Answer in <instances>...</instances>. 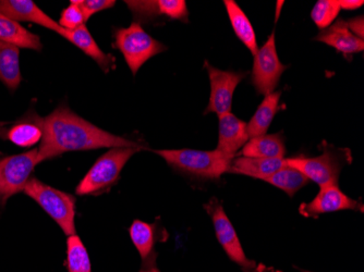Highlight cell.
<instances>
[{"label": "cell", "mask_w": 364, "mask_h": 272, "mask_svg": "<svg viewBox=\"0 0 364 272\" xmlns=\"http://www.w3.org/2000/svg\"><path fill=\"white\" fill-rule=\"evenodd\" d=\"M261 180L285 192L290 197L300 191L302 187L308 185L310 182L300 171L287 165L274 173L273 175L262 178Z\"/></svg>", "instance_id": "d4e9b609"}, {"label": "cell", "mask_w": 364, "mask_h": 272, "mask_svg": "<svg viewBox=\"0 0 364 272\" xmlns=\"http://www.w3.org/2000/svg\"><path fill=\"white\" fill-rule=\"evenodd\" d=\"M363 0H339L338 5L341 9L343 10H357L358 8L363 6Z\"/></svg>", "instance_id": "4dcf8cb0"}, {"label": "cell", "mask_w": 364, "mask_h": 272, "mask_svg": "<svg viewBox=\"0 0 364 272\" xmlns=\"http://www.w3.org/2000/svg\"><path fill=\"white\" fill-rule=\"evenodd\" d=\"M44 118L30 110L8 129H0V138H6L16 146L30 147L42 141Z\"/></svg>", "instance_id": "2e32d148"}, {"label": "cell", "mask_w": 364, "mask_h": 272, "mask_svg": "<svg viewBox=\"0 0 364 272\" xmlns=\"http://www.w3.org/2000/svg\"><path fill=\"white\" fill-rule=\"evenodd\" d=\"M155 154L180 173L198 179L218 180L228 173L235 157L222 151H196V149H161Z\"/></svg>", "instance_id": "7a4b0ae2"}, {"label": "cell", "mask_w": 364, "mask_h": 272, "mask_svg": "<svg viewBox=\"0 0 364 272\" xmlns=\"http://www.w3.org/2000/svg\"><path fill=\"white\" fill-rule=\"evenodd\" d=\"M85 14V21L91 18L93 14L103 10L109 9L116 5L114 0H73Z\"/></svg>", "instance_id": "f1b7e54d"}, {"label": "cell", "mask_w": 364, "mask_h": 272, "mask_svg": "<svg viewBox=\"0 0 364 272\" xmlns=\"http://www.w3.org/2000/svg\"><path fill=\"white\" fill-rule=\"evenodd\" d=\"M67 268L68 272H92L89 253L77 234L67 240Z\"/></svg>", "instance_id": "484cf974"}, {"label": "cell", "mask_w": 364, "mask_h": 272, "mask_svg": "<svg viewBox=\"0 0 364 272\" xmlns=\"http://www.w3.org/2000/svg\"><path fill=\"white\" fill-rule=\"evenodd\" d=\"M251 272H282L279 270H276L275 268L273 267H267L265 265H257V267L253 269V271Z\"/></svg>", "instance_id": "1f68e13d"}, {"label": "cell", "mask_w": 364, "mask_h": 272, "mask_svg": "<svg viewBox=\"0 0 364 272\" xmlns=\"http://www.w3.org/2000/svg\"><path fill=\"white\" fill-rule=\"evenodd\" d=\"M204 208L212 219L215 234L227 256L231 261L237 263L243 272L253 271V269L257 267V263L245 256L236 229L225 212L222 202L214 197L206 202Z\"/></svg>", "instance_id": "52a82bcc"}, {"label": "cell", "mask_w": 364, "mask_h": 272, "mask_svg": "<svg viewBox=\"0 0 364 272\" xmlns=\"http://www.w3.org/2000/svg\"><path fill=\"white\" fill-rule=\"evenodd\" d=\"M23 192L38 202L65 235L75 234V196L54 189L36 178L28 180Z\"/></svg>", "instance_id": "8992f818"}, {"label": "cell", "mask_w": 364, "mask_h": 272, "mask_svg": "<svg viewBox=\"0 0 364 272\" xmlns=\"http://www.w3.org/2000/svg\"><path fill=\"white\" fill-rule=\"evenodd\" d=\"M241 154L250 158L284 159L286 155L285 140L282 133L257 136L247 141Z\"/></svg>", "instance_id": "d6986e66"}, {"label": "cell", "mask_w": 364, "mask_h": 272, "mask_svg": "<svg viewBox=\"0 0 364 272\" xmlns=\"http://www.w3.org/2000/svg\"><path fill=\"white\" fill-rule=\"evenodd\" d=\"M0 81L12 92L22 81L19 48L4 42H0Z\"/></svg>", "instance_id": "cb8c5ba5"}, {"label": "cell", "mask_w": 364, "mask_h": 272, "mask_svg": "<svg viewBox=\"0 0 364 272\" xmlns=\"http://www.w3.org/2000/svg\"><path fill=\"white\" fill-rule=\"evenodd\" d=\"M341 12L338 1L336 0H320L313 7L311 18L321 31L332 26Z\"/></svg>", "instance_id": "4316f807"}, {"label": "cell", "mask_w": 364, "mask_h": 272, "mask_svg": "<svg viewBox=\"0 0 364 272\" xmlns=\"http://www.w3.org/2000/svg\"><path fill=\"white\" fill-rule=\"evenodd\" d=\"M302 272H311V271H308V270H302Z\"/></svg>", "instance_id": "d6a6232c"}, {"label": "cell", "mask_w": 364, "mask_h": 272, "mask_svg": "<svg viewBox=\"0 0 364 272\" xmlns=\"http://www.w3.org/2000/svg\"><path fill=\"white\" fill-rule=\"evenodd\" d=\"M358 208L359 202L346 195L338 185H328L321 187L318 195L310 202H302L299 212L306 218H316L320 214L341 210H357Z\"/></svg>", "instance_id": "4fadbf2b"}, {"label": "cell", "mask_w": 364, "mask_h": 272, "mask_svg": "<svg viewBox=\"0 0 364 272\" xmlns=\"http://www.w3.org/2000/svg\"><path fill=\"white\" fill-rule=\"evenodd\" d=\"M287 69V65H283L278 57L275 32H273L253 59L252 84L257 94L267 96L274 93L280 77Z\"/></svg>", "instance_id": "9c48e42d"}, {"label": "cell", "mask_w": 364, "mask_h": 272, "mask_svg": "<svg viewBox=\"0 0 364 272\" xmlns=\"http://www.w3.org/2000/svg\"><path fill=\"white\" fill-rule=\"evenodd\" d=\"M284 159L250 158V157H235L229 168L228 173L247 175L261 180L262 178L273 175L285 167Z\"/></svg>", "instance_id": "44dd1931"}, {"label": "cell", "mask_w": 364, "mask_h": 272, "mask_svg": "<svg viewBox=\"0 0 364 272\" xmlns=\"http://www.w3.org/2000/svg\"><path fill=\"white\" fill-rule=\"evenodd\" d=\"M218 120L220 126L216 149L224 154L236 156L239 149L250 140L247 134V124L231 112L218 116Z\"/></svg>", "instance_id": "9a60e30c"}, {"label": "cell", "mask_w": 364, "mask_h": 272, "mask_svg": "<svg viewBox=\"0 0 364 272\" xmlns=\"http://www.w3.org/2000/svg\"><path fill=\"white\" fill-rule=\"evenodd\" d=\"M282 92H274L264 97L263 102L259 104L257 111L247 124V134L249 138H257L267 134L269 126L273 122L274 116L279 110V102Z\"/></svg>", "instance_id": "603a6c76"}, {"label": "cell", "mask_w": 364, "mask_h": 272, "mask_svg": "<svg viewBox=\"0 0 364 272\" xmlns=\"http://www.w3.org/2000/svg\"><path fill=\"white\" fill-rule=\"evenodd\" d=\"M142 147H118L102 155L77 184V195H100L117 183L129 159Z\"/></svg>", "instance_id": "3957f363"}, {"label": "cell", "mask_w": 364, "mask_h": 272, "mask_svg": "<svg viewBox=\"0 0 364 272\" xmlns=\"http://www.w3.org/2000/svg\"><path fill=\"white\" fill-rule=\"evenodd\" d=\"M322 146L324 151L320 156L285 158L286 165L298 170L309 181L316 182L320 187L338 185L341 170L351 163L350 151L335 148L326 142Z\"/></svg>", "instance_id": "277c9868"}, {"label": "cell", "mask_w": 364, "mask_h": 272, "mask_svg": "<svg viewBox=\"0 0 364 272\" xmlns=\"http://www.w3.org/2000/svg\"><path fill=\"white\" fill-rule=\"evenodd\" d=\"M112 46L124 55L131 72L136 75L146 61L165 52L167 47L153 38L140 23L134 21L128 28H114Z\"/></svg>", "instance_id": "5b68a950"}, {"label": "cell", "mask_w": 364, "mask_h": 272, "mask_svg": "<svg viewBox=\"0 0 364 272\" xmlns=\"http://www.w3.org/2000/svg\"><path fill=\"white\" fill-rule=\"evenodd\" d=\"M346 22H347V26H348L349 30H350V32L353 33V36L363 40V16H355V18H353V19L348 20V21Z\"/></svg>", "instance_id": "f546056e"}, {"label": "cell", "mask_w": 364, "mask_h": 272, "mask_svg": "<svg viewBox=\"0 0 364 272\" xmlns=\"http://www.w3.org/2000/svg\"><path fill=\"white\" fill-rule=\"evenodd\" d=\"M61 36L65 38V40H69V42L73 43L77 48L81 49L82 52L85 53L90 58L93 59L101 67L104 72L107 73L110 67H112L114 59L112 58V55L105 54L100 48V46L96 44L95 40L91 36V33L87 30L85 24L75 28V30H65Z\"/></svg>", "instance_id": "ac0fdd59"}, {"label": "cell", "mask_w": 364, "mask_h": 272, "mask_svg": "<svg viewBox=\"0 0 364 272\" xmlns=\"http://www.w3.org/2000/svg\"><path fill=\"white\" fill-rule=\"evenodd\" d=\"M131 241L141 256L139 272H161L157 266V243L167 241L166 230L157 224H147L142 220H134L129 228Z\"/></svg>", "instance_id": "8fae6325"}, {"label": "cell", "mask_w": 364, "mask_h": 272, "mask_svg": "<svg viewBox=\"0 0 364 272\" xmlns=\"http://www.w3.org/2000/svg\"><path fill=\"white\" fill-rule=\"evenodd\" d=\"M0 42L14 45L18 48L33 49L36 52L43 49L40 36L4 14H0Z\"/></svg>", "instance_id": "ffe728a7"}, {"label": "cell", "mask_w": 364, "mask_h": 272, "mask_svg": "<svg viewBox=\"0 0 364 272\" xmlns=\"http://www.w3.org/2000/svg\"><path fill=\"white\" fill-rule=\"evenodd\" d=\"M38 163V149L0 159V210L10 197L23 192Z\"/></svg>", "instance_id": "ba28073f"}, {"label": "cell", "mask_w": 364, "mask_h": 272, "mask_svg": "<svg viewBox=\"0 0 364 272\" xmlns=\"http://www.w3.org/2000/svg\"><path fill=\"white\" fill-rule=\"evenodd\" d=\"M85 14L81 8L71 0L70 5L61 12L58 24L63 30L73 31L85 24Z\"/></svg>", "instance_id": "83f0119b"}, {"label": "cell", "mask_w": 364, "mask_h": 272, "mask_svg": "<svg viewBox=\"0 0 364 272\" xmlns=\"http://www.w3.org/2000/svg\"><path fill=\"white\" fill-rule=\"evenodd\" d=\"M43 130L44 133L38 148V163L68 151L141 147L138 143L97 128L65 105L59 106L44 118Z\"/></svg>", "instance_id": "6da1fadb"}, {"label": "cell", "mask_w": 364, "mask_h": 272, "mask_svg": "<svg viewBox=\"0 0 364 272\" xmlns=\"http://www.w3.org/2000/svg\"><path fill=\"white\" fill-rule=\"evenodd\" d=\"M224 5L235 34L255 56L259 50V46H257L255 31L250 20L234 0H225Z\"/></svg>", "instance_id": "7402d4cb"}, {"label": "cell", "mask_w": 364, "mask_h": 272, "mask_svg": "<svg viewBox=\"0 0 364 272\" xmlns=\"http://www.w3.org/2000/svg\"><path fill=\"white\" fill-rule=\"evenodd\" d=\"M0 14L16 22H31L61 36L63 28L31 0H0Z\"/></svg>", "instance_id": "5bb4252c"}, {"label": "cell", "mask_w": 364, "mask_h": 272, "mask_svg": "<svg viewBox=\"0 0 364 272\" xmlns=\"http://www.w3.org/2000/svg\"><path fill=\"white\" fill-rule=\"evenodd\" d=\"M314 40L333 47L345 56L358 54L363 52L364 49L363 40L353 36L347 26V22L343 19L337 20L332 26L320 31Z\"/></svg>", "instance_id": "e0dca14e"}, {"label": "cell", "mask_w": 364, "mask_h": 272, "mask_svg": "<svg viewBox=\"0 0 364 272\" xmlns=\"http://www.w3.org/2000/svg\"><path fill=\"white\" fill-rule=\"evenodd\" d=\"M138 23H150L159 18L188 22L189 10L185 0H149V1H126Z\"/></svg>", "instance_id": "7c38bea8"}, {"label": "cell", "mask_w": 364, "mask_h": 272, "mask_svg": "<svg viewBox=\"0 0 364 272\" xmlns=\"http://www.w3.org/2000/svg\"><path fill=\"white\" fill-rule=\"evenodd\" d=\"M204 67L208 70L210 84V102L204 114L213 112L222 116L231 112L235 91L245 79L247 73L220 70L210 65L208 61H205Z\"/></svg>", "instance_id": "30bf717a"}]
</instances>
